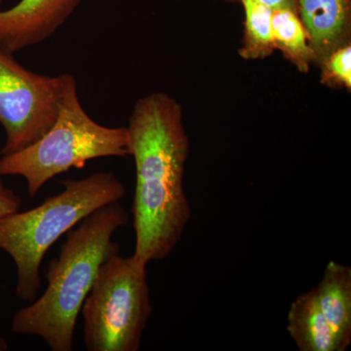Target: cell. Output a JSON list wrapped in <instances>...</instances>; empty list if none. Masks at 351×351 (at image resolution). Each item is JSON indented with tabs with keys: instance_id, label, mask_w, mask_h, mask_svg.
I'll list each match as a JSON object with an SVG mask.
<instances>
[{
	"instance_id": "7",
	"label": "cell",
	"mask_w": 351,
	"mask_h": 351,
	"mask_svg": "<svg viewBox=\"0 0 351 351\" xmlns=\"http://www.w3.org/2000/svg\"><path fill=\"white\" fill-rule=\"evenodd\" d=\"M82 0H20L0 10V43L15 54L51 38Z\"/></svg>"
},
{
	"instance_id": "8",
	"label": "cell",
	"mask_w": 351,
	"mask_h": 351,
	"mask_svg": "<svg viewBox=\"0 0 351 351\" xmlns=\"http://www.w3.org/2000/svg\"><path fill=\"white\" fill-rule=\"evenodd\" d=\"M295 10L306 27L319 66L337 48L351 43V0H295Z\"/></svg>"
},
{
	"instance_id": "4",
	"label": "cell",
	"mask_w": 351,
	"mask_h": 351,
	"mask_svg": "<svg viewBox=\"0 0 351 351\" xmlns=\"http://www.w3.org/2000/svg\"><path fill=\"white\" fill-rule=\"evenodd\" d=\"M130 156L127 127L97 123L83 108L75 76L64 73L63 95L56 121L34 145L0 158V176H20L34 197L46 182L71 168L82 169L101 157Z\"/></svg>"
},
{
	"instance_id": "1",
	"label": "cell",
	"mask_w": 351,
	"mask_h": 351,
	"mask_svg": "<svg viewBox=\"0 0 351 351\" xmlns=\"http://www.w3.org/2000/svg\"><path fill=\"white\" fill-rule=\"evenodd\" d=\"M127 129L136 167L132 256L147 265L172 253L191 219L184 186L189 140L182 106L160 92L138 100Z\"/></svg>"
},
{
	"instance_id": "13",
	"label": "cell",
	"mask_w": 351,
	"mask_h": 351,
	"mask_svg": "<svg viewBox=\"0 0 351 351\" xmlns=\"http://www.w3.org/2000/svg\"><path fill=\"white\" fill-rule=\"evenodd\" d=\"M320 82L330 88L351 90V43L332 51L322 62Z\"/></svg>"
},
{
	"instance_id": "10",
	"label": "cell",
	"mask_w": 351,
	"mask_h": 351,
	"mask_svg": "<svg viewBox=\"0 0 351 351\" xmlns=\"http://www.w3.org/2000/svg\"><path fill=\"white\" fill-rule=\"evenodd\" d=\"M287 331L301 351H343L318 306L314 289L291 304Z\"/></svg>"
},
{
	"instance_id": "3",
	"label": "cell",
	"mask_w": 351,
	"mask_h": 351,
	"mask_svg": "<svg viewBox=\"0 0 351 351\" xmlns=\"http://www.w3.org/2000/svg\"><path fill=\"white\" fill-rule=\"evenodd\" d=\"M61 184L63 191L43 204L0 219V250L15 263L16 295L24 302H34L38 297L41 263L51 246L99 208L119 202L126 193L112 172Z\"/></svg>"
},
{
	"instance_id": "12",
	"label": "cell",
	"mask_w": 351,
	"mask_h": 351,
	"mask_svg": "<svg viewBox=\"0 0 351 351\" xmlns=\"http://www.w3.org/2000/svg\"><path fill=\"white\" fill-rule=\"evenodd\" d=\"M244 10V36L239 55L244 60H262L276 50L272 34V10L257 0H239Z\"/></svg>"
},
{
	"instance_id": "2",
	"label": "cell",
	"mask_w": 351,
	"mask_h": 351,
	"mask_svg": "<svg viewBox=\"0 0 351 351\" xmlns=\"http://www.w3.org/2000/svg\"><path fill=\"white\" fill-rule=\"evenodd\" d=\"M129 221L119 202L99 208L69 230L59 257L46 272L47 288L31 306L14 315L12 331L39 337L53 351H71L76 321L101 265L119 245L113 235Z\"/></svg>"
},
{
	"instance_id": "5",
	"label": "cell",
	"mask_w": 351,
	"mask_h": 351,
	"mask_svg": "<svg viewBox=\"0 0 351 351\" xmlns=\"http://www.w3.org/2000/svg\"><path fill=\"white\" fill-rule=\"evenodd\" d=\"M152 309L147 265L114 254L101 265L82 308L89 351H138Z\"/></svg>"
},
{
	"instance_id": "11",
	"label": "cell",
	"mask_w": 351,
	"mask_h": 351,
	"mask_svg": "<svg viewBox=\"0 0 351 351\" xmlns=\"http://www.w3.org/2000/svg\"><path fill=\"white\" fill-rule=\"evenodd\" d=\"M271 24L276 50L280 51L300 73H308L313 64V52L297 11L293 8L274 9Z\"/></svg>"
},
{
	"instance_id": "15",
	"label": "cell",
	"mask_w": 351,
	"mask_h": 351,
	"mask_svg": "<svg viewBox=\"0 0 351 351\" xmlns=\"http://www.w3.org/2000/svg\"><path fill=\"white\" fill-rule=\"evenodd\" d=\"M223 1L239 3V0H223ZM257 1L262 2V3L269 6L272 9L293 8L295 10V0H257Z\"/></svg>"
},
{
	"instance_id": "9",
	"label": "cell",
	"mask_w": 351,
	"mask_h": 351,
	"mask_svg": "<svg viewBox=\"0 0 351 351\" xmlns=\"http://www.w3.org/2000/svg\"><path fill=\"white\" fill-rule=\"evenodd\" d=\"M316 299L345 351L351 343V267L330 261L314 287Z\"/></svg>"
},
{
	"instance_id": "17",
	"label": "cell",
	"mask_w": 351,
	"mask_h": 351,
	"mask_svg": "<svg viewBox=\"0 0 351 351\" xmlns=\"http://www.w3.org/2000/svg\"><path fill=\"white\" fill-rule=\"evenodd\" d=\"M1 2H2V0H0V3H1Z\"/></svg>"
},
{
	"instance_id": "6",
	"label": "cell",
	"mask_w": 351,
	"mask_h": 351,
	"mask_svg": "<svg viewBox=\"0 0 351 351\" xmlns=\"http://www.w3.org/2000/svg\"><path fill=\"white\" fill-rule=\"evenodd\" d=\"M64 73L38 75L24 68L0 43V124L6 134L0 156L34 145L56 121Z\"/></svg>"
},
{
	"instance_id": "16",
	"label": "cell",
	"mask_w": 351,
	"mask_h": 351,
	"mask_svg": "<svg viewBox=\"0 0 351 351\" xmlns=\"http://www.w3.org/2000/svg\"><path fill=\"white\" fill-rule=\"evenodd\" d=\"M8 348L9 346L7 343L6 339L0 336V351H6Z\"/></svg>"
},
{
	"instance_id": "14",
	"label": "cell",
	"mask_w": 351,
	"mask_h": 351,
	"mask_svg": "<svg viewBox=\"0 0 351 351\" xmlns=\"http://www.w3.org/2000/svg\"><path fill=\"white\" fill-rule=\"evenodd\" d=\"M0 176V219L20 211L22 198L12 189L7 188Z\"/></svg>"
}]
</instances>
